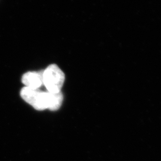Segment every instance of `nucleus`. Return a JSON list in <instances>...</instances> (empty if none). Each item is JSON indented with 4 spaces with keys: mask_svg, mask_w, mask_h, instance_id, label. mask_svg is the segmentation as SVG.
<instances>
[{
    "mask_svg": "<svg viewBox=\"0 0 161 161\" xmlns=\"http://www.w3.org/2000/svg\"><path fill=\"white\" fill-rule=\"evenodd\" d=\"M20 96L36 110H43L49 108L51 100V93L49 92L24 87L20 91Z\"/></svg>",
    "mask_w": 161,
    "mask_h": 161,
    "instance_id": "nucleus-1",
    "label": "nucleus"
},
{
    "mask_svg": "<svg viewBox=\"0 0 161 161\" xmlns=\"http://www.w3.org/2000/svg\"><path fill=\"white\" fill-rule=\"evenodd\" d=\"M65 75L55 64L49 65L43 72V84L48 92L59 93L64 85Z\"/></svg>",
    "mask_w": 161,
    "mask_h": 161,
    "instance_id": "nucleus-2",
    "label": "nucleus"
},
{
    "mask_svg": "<svg viewBox=\"0 0 161 161\" xmlns=\"http://www.w3.org/2000/svg\"><path fill=\"white\" fill-rule=\"evenodd\" d=\"M43 71L28 72L22 76V83L25 87L38 89L43 84Z\"/></svg>",
    "mask_w": 161,
    "mask_h": 161,
    "instance_id": "nucleus-3",
    "label": "nucleus"
},
{
    "mask_svg": "<svg viewBox=\"0 0 161 161\" xmlns=\"http://www.w3.org/2000/svg\"><path fill=\"white\" fill-rule=\"evenodd\" d=\"M63 99V95L61 92L59 93H51V101L49 109L53 111L59 109L62 105Z\"/></svg>",
    "mask_w": 161,
    "mask_h": 161,
    "instance_id": "nucleus-4",
    "label": "nucleus"
}]
</instances>
